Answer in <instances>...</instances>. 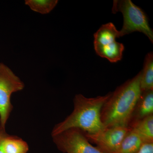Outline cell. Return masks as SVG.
<instances>
[{"instance_id":"cell-1","label":"cell","mask_w":153,"mask_h":153,"mask_svg":"<svg viewBox=\"0 0 153 153\" xmlns=\"http://www.w3.org/2000/svg\"><path fill=\"white\" fill-rule=\"evenodd\" d=\"M142 71L117 88L101 111V120L105 128L116 126L128 127L132 114L141 90Z\"/></svg>"},{"instance_id":"cell-2","label":"cell","mask_w":153,"mask_h":153,"mask_svg":"<svg viewBox=\"0 0 153 153\" xmlns=\"http://www.w3.org/2000/svg\"><path fill=\"white\" fill-rule=\"evenodd\" d=\"M111 92L104 96L88 98L79 94L73 99L74 109L62 121L55 125L51 136L71 128L80 129L85 133L95 134L105 129L101 120V111Z\"/></svg>"},{"instance_id":"cell-3","label":"cell","mask_w":153,"mask_h":153,"mask_svg":"<svg viewBox=\"0 0 153 153\" xmlns=\"http://www.w3.org/2000/svg\"><path fill=\"white\" fill-rule=\"evenodd\" d=\"M112 12H121L123 15V25L120 31V37L135 32H139L147 36L153 42V30L150 27L146 15L139 7L130 0H114Z\"/></svg>"},{"instance_id":"cell-4","label":"cell","mask_w":153,"mask_h":153,"mask_svg":"<svg viewBox=\"0 0 153 153\" xmlns=\"http://www.w3.org/2000/svg\"><path fill=\"white\" fill-rule=\"evenodd\" d=\"M25 88V83L21 78L10 67L0 63V120L4 128L13 108L11 96Z\"/></svg>"},{"instance_id":"cell-5","label":"cell","mask_w":153,"mask_h":153,"mask_svg":"<svg viewBox=\"0 0 153 153\" xmlns=\"http://www.w3.org/2000/svg\"><path fill=\"white\" fill-rule=\"evenodd\" d=\"M57 149L63 153H105L91 144L85 132L71 128L52 136Z\"/></svg>"},{"instance_id":"cell-6","label":"cell","mask_w":153,"mask_h":153,"mask_svg":"<svg viewBox=\"0 0 153 153\" xmlns=\"http://www.w3.org/2000/svg\"><path fill=\"white\" fill-rule=\"evenodd\" d=\"M130 130L129 127H113L95 134L85 133V135L90 142L96 145L97 147L103 152L115 153Z\"/></svg>"},{"instance_id":"cell-7","label":"cell","mask_w":153,"mask_h":153,"mask_svg":"<svg viewBox=\"0 0 153 153\" xmlns=\"http://www.w3.org/2000/svg\"><path fill=\"white\" fill-rule=\"evenodd\" d=\"M152 115H153V90L145 91L141 92L137 102L129 125Z\"/></svg>"},{"instance_id":"cell-8","label":"cell","mask_w":153,"mask_h":153,"mask_svg":"<svg viewBox=\"0 0 153 153\" xmlns=\"http://www.w3.org/2000/svg\"><path fill=\"white\" fill-rule=\"evenodd\" d=\"M97 54L106 58L111 63H116L121 60L124 50L123 44L115 41L105 45H94Z\"/></svg>"},{"instance_id":"cell-9","label":"cell","mask_w":153,"mask_h":153,"mask_svg":"<svg viewBox=\"0 0 153 153\" xmlns=\"http://www.w3.org/2000/svg\"><path fill=\"white\" fill-rule=\"evenodd\" d=\"M1 145L5 153H27L29 150V145L25 141L6 132L2 136Z\"/></svg>"},{"instance_id":"cell-10","label":"cell","mask_w":153,"mask_h":153,"mask_svg":"<svg viewBox=\"0 0 153 153\" xmlns=\"http://www.w3.org/2000/svg\"><path fill=\"white\" fill-rule=\"evenodd\" d=\"M128 127L141 137L145 143H153V115L133 123Z\"/></svg>"},{"instance_id":"cell-11","label":"cell","mask_w":153,"mask_h":153,"mask_svg":"<svg viewBox=\"0 0 153 153\" xmlns=\"http://www.w3.org/2000/svg\"><path fill=\"white\" fill-rule=\"evenodd\" d=\"M120 33L112 23L102 25L94 34V45H105L116 41Z\"/></svg>"},{"instance_id":"cell-12","label":"cell","mask_w":153,"mask_h":153,"mask_svg":"<svg viewBox=\"0 0 153 153\" xmlns=\"http://www.w3.org/2000/svg\"><path fill=\"white\" fill-rule=\"evenodd\" d=\"M144 144L141 137L131 128L115 153H135L140 150Z\"/></svg>"},{"instance_id":"cell-13","label":"cell","mask_w":153,"mask_h":153,"mask_svg":"<svg viewBox=\"0 0 153 153\" xmlns=\"http://www.w3.org/2000/svg\"><path fill=\"white\" fill-rule=\"evenodd\" d=\"M140 79L141 91L153 90V54L148 53L145 57L144 66Z\"/></svg>"},{"instance_id":"cell-14","label":"cell","mask_w":153,"mask_h":153,"mask_svg":"<svg viewBox=\"0 0 153 153\" xmlns=\"http://www.w3.org/2000/svg\"><path fill=\"white\" fill-rule=\"evenodd\" d=\"M58 2L57 0H25V1L30 10L42 15L51 13Z\"/></svg>"},{"instance_id":"cell-15","label":"cell","mask_w":153,"mask_h":153,"mask_svg":"<svg viewBox=\"0 0 153 153\" xmlns=\"http://www.w3.org/2000/svg\"><path fill=\"white\" fill-rule=\"evenodd\" d=\"M135 153H153V143L144 144L140 150Z\"/></svg>"},{"instance_id":"cell-16","label":"cell","mask_w":153,"mask_h":153,"mask_svg":"<svg viewBox=\"0 0 153 153\" xmlns=\"http://www.w3.org/2000/svg\"><path fill=\"white\" fill-rule=\"evenodd\" d=\"M6 132L5 128H3L2 126L1 123V120H0V135Z\"/></svg>"},{"instance_id":"cell-17","label":"cell","mask_w":153,"mask_h":153,"mask_svg":"<svg viewBox=\"0 0 153 153\" xmlns=\"http://www.w3.org/2000/svg\"><path fill=\"white\" fill-rule=\"evenodd\" d=\"M4 134L0 135V153H5L4 152V150H3L2 146L1 145V137L2 136L3 134Z\"/></svg>"}]
</instances>
